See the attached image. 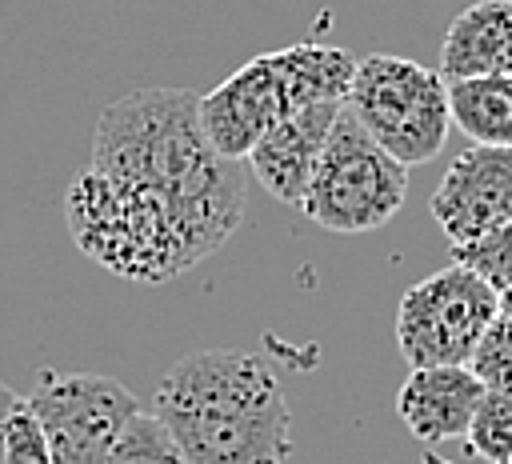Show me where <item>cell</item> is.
<instances>
[{"mask_svg": "<svg viewBox=\"0 0 512 464\" xmlns=\"http://www.w3.org/2000/svg\"><path fill=\"white\" fill-rule=\"evenodd\" d=\"M248 172L212 148L200 96L140 88L104 104L92 164L64 196L76 248L132 284H164L208 260L240 228Z\"/></svg>", "mask_w": 512, "mask_h": 464, "instance_id": "cell-1", "label": "cell"}, {"mask_svg": "<svg viewBox=\"0 0 512 464\" xmlns=\"http://www.w3.org/2000/svg\"><path fill=\"white\" fill-rule=\"evenodd\" d=\"M156 416L188 464H284L292 456V408L256 352L200 348L156 384Z\"/></svg>", "mask_w": 512, "mask_h": 464, "instance_id": "cell-2", "label": "cell"}, {"mask_svg": "<svg viewBox=\"0 0 512 464\" xmlns=\"http://www.w3.org/2000/svg\"><path fill=\"white\" fill-rule=\"evenodd\" d=\"M352 72L356 60L344 48L316 40L264 52L200 96V124L216 152L244 160L252 144L296 108L316 100H344Z\"/></svg>", "mask_w": 512, "mask_h": 464, "instance_id": "cell-3", "label": "cell"}, {"mask_svg": "<svg viewBox=\"0 0 512 464\" xmlns=\"http://www.w3.org/2000/svg\"><path fill=\"white\" fill-rule=\"evenodd\" d=\"M404 196H408V164L384 152L364 132L356 112L344 104L324 140L300 212L328 232L360 236L384 228L400 212Z\"/></svg>", "mask_w": 512, "mask_h": 464, "instance_id": "cell-4", "label": "cell"}, {"mask_svg": "<svg viewBox=\"0 0 512 464\" xmlns=\"http://www.w3.org/2000/svg\"><path fill=\"white\" fill-rule=\"evenodd\" d=\"M344 104L356 112L364 132L408 168L440 156L448 140L452 112L448 80L440 76V68L372 52L356 60Z\"/></svg>", "mask_w": 512, "mask_h": 464, "instance_id": "cell-5", "label": "cell"}, {"mask_svg": "<svg viewBox=\"0 0 512 464\" xmlns=\"http://www.w3.org/2000/svg\"><path fill=\"white\" fill-rule=\"evenodd\" d=\"M500 316L496 288L464 264H448L412 284L396 308V344L412 368L468 364L488 324Z\"/></svg>", "mask_w": 512, "mask_h": 464, "instance_id": "cell-6", "label": "cell"}, {"mask_svg": "<svg viewBox=\"0 0 512 464\" xmlns=\"http://www.w3.org/2000/svg\"><path fill=\"white\" fill-rule=\"evenodd\" d=\"M24 400L44 428L52 464H104L124 420L136 412L128 384L96 372H44Z\"/></svg>", "mask_w": 512, "mask_h": 464, "instance_id": "cell-7", "label": "cell"}, {"mask_svg": "<svg viewBox=\"0 0 512 464\" xmlns=\"http://www.w3.org/2000/svg\"><path fill=\"white\" fill-rule=\"evenodd\" d=\"M432 220L448 244L476 240L512 220V144H472L440 176Z\"/></svg>", "mask_w": 512, "mask_h": 464, "instance_id": "cell-8", "label": "cell"}, {"mask_svg": "<svg viewBox=\"0 0 512 464\" xmlns=\"http://www.w3.org/2000/svg\"><path fill=\"white\" fill-rule=\"evenodd\" d=\"M340 108H344V100L304 104V108H296L292 116H284L276 128H268L252 144V152L244 160H248V172L256 176V184L268 196L300 208V200L308 192V180L316 172V160L324 152V140H328Z\"/></svg>", "mask_w": 512, "mask_h": 464, "instance_id": "cell-9", "label": "cell"}, {"mask_svg": "<svg viewBox=\"0 0 512 464\" xmlns=\"http://www.w3.org/2000/svg\"><path fill=\"white\" fill-rule=\"evenodd\" d=\"M484 396V380L472 372V364H424L412 368L408 380L396 392V412L404 428L424 440H460L472 424V412Z\"/></svg>", "mask_w": 512, "mask_h": 464, "instance_id": "cell-10", "label": "cell"}, {"mask_svg": "<svg viewBox=\"0 0 512 464\" xmlns=\"http://www.w3.org/2000/svg\"><path fill=\"white\" fill-rule=\"evenodd\" d=\"M512 72V0H476L444 32L440 76H488Z\"/></svg>", "mask_w": 512, "mask_h": 464, "instance_id": "cell-11", "label": "cell"}, {"mask_svg": "<svg viewBox=\"0 0 512 464\" xmlns=\"http://www.w3.org/2000/svg\"><path fill=\"white\" fill-rule=\"evenodd\" d=\"M448 112L472 144H512V72L448 80Z\"/></svg>", "mask_w": 512, "mask_h": 464, "instance_id": "cell-12", "label": "cell"}, {"mask_svg": "<svg viewBox=\"0 0 512 464\" xmlns=\"http://www.w3.org/2000/svg\"><path fill=\"white\" fill-rule=\"evenodd\" d=\"M104 464H188L180 444L172 440V432L164 428V420L156 412H132L120 428V436L112 440Z\"/></svg>", "mask_w": 512, "mask_h": 464, "instance_id": "cell-13", "label": "cell"}, {"mask_svg": "<svg viewBox=\"0 0 512 464\" xmlns=\"http://www.w3.org/2000/svg\"><path fill=\"white\" fill-rule=\"evenodd\" d=\"M464 444L484 464H508V456H512V392L484 388V396L472 412V424L464 432Z\"/></svg>", "mask_w": 512, "mask_h": 464, "instance_id": "cell-14", "label": "cell"}, {"mask_svg": "<svg viewBox=\"0 0 512 464\" xmlns=\"http://www.w3.org/2000/svg\"><path fill=\"white\" fill-rule=\"evenodd\" d=\"M452 260L472 268L476 276H484L496 292L512 284V220L476 236V240H464V244H452Z\"/></svg>", "mask_w": 512, "mask_h": 464, "instance_id": "cell-15", "label": "cell"}, {"mask_svg": "<svg viewBox=\"0 0 512 464\" xmlns=\"http://www.w3.org/2000/svg\"><path fill=\"white\" fill-rule=\"evenodd\" d=\"M472 372L484 380V388H500L512 392V320L496 316L484 332V340L472 352Z\"/></svg>", "mask_w": 512, "mask_h": 464, "instance_id": "cell-16", "label": "cell"}, {"mask_svg": "<svg viewBox=\"0 0 512 464\" xmlns=\"http://www.w3.org/2000/svg\"><path fill=\"white\" fill-rule=\"evenodd\" d=\"M4 456H8V464H52L44 428H40V420L32 416V408H28L24 396H20V404L12 408L8 440H4Z\"/></svg>", "mask_w": 512, "mask_h": 464, "instance_id": "cell-17", "label": "cell"}, {"mask_svg": "<svg viewBox=\"0 0 512 464\" xmlns=\"http://www.w3.org/2000/svg\"><path fill=\"white\" fill-rule=\"evenodd\" d=\"M20 404V396L8 388V384H0V464H8V456H4V440H8V420H12V408Z\"/></svg>", "mask_w": 512, "mask_h": 464, "instance_id": "cell-18", "label": "cell"}, {"mask_svg": "<svg viewBox=\"0 0 512 464\" xmlns=\"http://www.w3.org/2000/svg\"><path fill=\"white\" fill-rule=\"evenodd\" d=\"M496 296H500V316H508V320H512V284H508V288H500Z\"/></svg>", "mask_w": 512, "mask_h": 464, "instance_id": "cell-19", "label": "cell"}, {"mask_svg": "<svg viewBox=\"0 0 512 464\" xmlns=\"http://www.w3.org/2000/svg\"><path fill=\"white\" fill-rule=\"evenodd\" d=\"M420 464H460V460H448V456H440V452H428Z\"/></svg>", "mask_w": 512, "mask_h": 464, "instance_id": "cell-20", "label": "cell"}, {"mask_svg": "<svg viewBox=\"0 0 512 464\" xmlns=\"http://www.w3.org/2000/svg\"><path fill=\"white\" fill-rule=\"evenodd\" d=\"M508 464H512V456H508Z\"/></svg>", "mask_w": 512, "mask_h": 464, "instance_id": "cell-21", "label": "cell"}]
</instances>
